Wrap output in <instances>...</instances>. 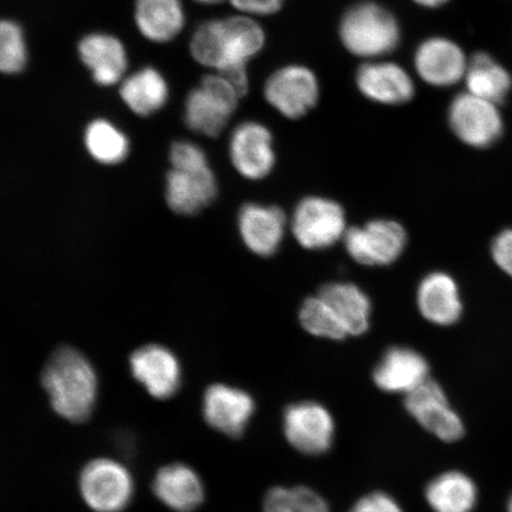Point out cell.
<instances>
[{"mask_svg":"<svg viewBox=\"0 0 512 512\" xmlns=\"http://www.w3.org/2000/svg\"><path fill=\"white\" fill-rule=\"evenodd\" d=\"M266 34L255 18L236 15L210 19L197 27L190 54L198 64L234 80L249 79V61L264 50Z\"/></svg>","mask_w":512,"mask_h":512,"instance_id":"6da1fadb","label":"cell"},{"mask_svg":"<svg viewBox=\"0 0 512 512\" xmlns=\"http://www.w3.org/2000/svg\"><path fill=\"white\" fill-rule=\"evenodd\" d=\"M42 383L54 411L80 424L92 415L98 398V379L87 358L70 348L57 350L43 370Z\"/></svg>","mask_w":512,"mask_h":512,"instance_id":"7a4b0ae2","label":"cell"},{"mask_svg":"<svg viewBox=\"0 0 512 512\" xmlns=\"http://www.w3.org/2000/svg\"><path fill=\"white\" fill-rule=\"evenodd\" d=\"M171 170L166 176V203L179 215H195L217 195L216 177L200 146L188 140L172 144Z\"/></svg>","mask_w":512,"mask_h":512,"instance_id":"3957f363","label":"cell"},{"mask_svg":"<svg viewBox=\"0 0 512 512\" xmlns=\"http://www.w3.org/2000/svg\"><path fill=\"white\" fill-rule=\"evenodd\" d=\"M338 35L351 55L374 61L399 47L401 27L392 11L367 0L352 5L344 12Z\"/></svg>","mask_w":512,"mask_h":512,"instance_id":"277c9868","label":"cell"},{"mask_svg":"<svg viewBox=\"0 0 512 512\" xmlns=\"http://www.w3.org/2000/svg\"><path fill=\"white\" fill-rule=\"evenodd\" d=\"M241 98L239 89L226 75L204 76L200 85L191 89L185 99L184 123L204 137H219L238 110Z\"/></svg>","mask_w":512,"mask_h":512,"instance_id":"5b68a950","label":"cell"},{"mask_svg":"<svg viewBox=\"0 0 512 512\" xmlns=\"http://www.w3.org/2000/svg\"><path fill=\"white\" fill-rule=\"evenodd\" d=\"M290 228L294 239L309 251H323L335 246L349 229L341 204L320 196L306 197L298 203Z\"/></svg>","mask_w":512,"mask_h":512,"instance_id":"8992f818","label":"cell"},{"mask_svg":"<svg viewBox=\"0 0 512 512\" xmlns=\"http://www.w3.org/2000/svg\"><path fill=\"white\" fill-rule=\"evenodd\" d=\"M79 486L83 501L94 512L124 511L134 494L130 471L108 458L94 459L83 467Z\"/></svg>","mask_w":512,"mask_h":512,"instance_id":"52a82bcc","label":"cell"},{"mask_svg":"<svg viewBox=\"0 0 512 512\" xmlns=\"http://www.w3.org/2000/svg\"><path fill=\"white\" fill-rule=\"evenodd\" d=\"M267 104L284 118H304L318 105L320 83L317 75L303 64H287L275 70L264 86Z\"/></svg>","mask_w":512,"mask_h":512,"instance_id":"ba28073f","label":"cell"},{"mask_svg":"<svg viewBox=\"0 0 512 512\" xmlns=\"http://www.w3.org/2000/svg\"><path fill=\"white\" fill-rule=\"evenodd\" d=\"M285 439L304 456H323L331 450L336 435L334 415L322 403L300 401L285 409Z\"/></svg>","mask_w":512,"mask_h":512,"instance_id":"9c48e42d","label":"cell"},{"mask_svg":"<svg viewBox=\"0 0 512 512\" xmlns=\"http://www.w3.org/2000/svg\"><path fill=\"white\" fill-rule=\"evenodd\" d=\"M343 242L357 264L389 266L405 252L407 233L399 222L379 219L349 228Z\"/></svg>","mask_w":512,"mask_h":512,"instance_id":"30bf717a","label":"cell"},{"mask_svg":"<svg viewBox=\"0 0 512 512\" xmlns=\"http://www.w3.org/2000/svg\"><path fill=\"white\" fill-rule=\"evenodd\" d=\"M448 123L459 140L476 149L494 145L504 130L498 105L469 92L460 93L452 100Z\"/></svg>","mask_w":512,"mask_h":512,"instance_id":"8fae6325","label":"cell"},{"mask_svg":"<svg viewBox=\"0 0 512 512\" xmlns=\"http://www.w3.org/2000/svg\"><path fill=\"white\" fill-rule=\"evenodd\" d=\"M229 157L243 178L249 181L266 178L277 162L270 128L259 121H243L230 136Z\"/></svg>","mask_w":512,"mask_h":512,"instance_id":"7c38bea8","label":"cell"},{"mask_svg":"<svg viewBox=\"0 0 512 512\" xmlns=\"http://www.w3.org/2000/svg\"><path fill=\"white\" fill-rule=\"evenodd\" d=\"M405 408L421 427L445 443H454L464 435L462 419L444 389L431 379L405 396Z\"/></svg>","mask_w":512,"mask_h":512,"instance_id":"4fadbf2b","label":"cell"},{"mask_svg":"<svg viewBox=\"0 0 512 512\" xmlns=\"http://www.w3.org/2000/svg\"><path fill=\"white\" fill-rule=\"evenodd\" d=\"M255 409L251 394L229 384H213L203 395L204 420L213 430L230 438H240L246 432Z\"/></svg>","mask_w":512,"mask_h":512,"instance_id":"5bb4252c","label":"cell"},{"mask_svg":"<svg viewBox=\"0 0 512 512\" xmlns=\"http://www.w3.org/2000/svg\"><path fill=\"white\" fill-rule=\"evenodd\" d=\"M355 82L364 98L377 105H406L415 95L412 76L395 62L382 60L364 62L357 69Z\"/></svg>","mask_w":512,"mask_h":512,"instance_id":"9a60e30c","label":"cell"},{"mask_svg":"<svg viewBox=\"0 0 512 512\" xmlns=\"http://www.w3.org/2000/svg\"><path fill=\"white\" fill-rule=\"evenodd\" d=\"M467 59L464 50L450 38L430 37L419 44L414 54V67L427 85L446 88L465 78Z\"/></svg>","mask_w":512,"mask_h":512,"instance_id":"2e32d148","label":"cell"},{"mask_svg":"<svg viewBox=\"0 0 512 512\" xmlns=\"http://www.w3.org/2000/svg\"><path fill=\"white\" fill-rule=\"evenodd\" d=\"M130 367L134 379L157 400L174 396L182 383V369L174 352L162 345L150 344L133 352Z\"/></svg>","mask_w":512,"mask_h":512,"instance_id":"e0dca14e","label":"cell"},{"mask_svg":"<svg viewBox=\"0 0 512 512\" xmlns=\"http://www.w3.org/2000/svg\"><path fill=\"white\" fill-rule=\"evenodd\" d=\"M238 226L241 240L249 251L268 258L278 252L288 223L280 208L248 203L240 210Z\"/></svg>","mask_w":512,"mask_h":512,"instance_id":"ac0fdd59","label":"cell"},{"mask_svg":"<svg viewBox=\"0 0 512 512\" xmlns=\"http://www.w3.org/2000/svg\"><path fill=\"white\" fill-rule=\"evenodd\" d=\"M80 60L102 87L120 85L125 79L128 55L125 44L106 32H92L79 42Z\"/></svg>","mask_w":512,"mask_h":512,"instance_id":"d6986e66","label":"cell"},{"mask_svg":"<svg viewBox=\"0 0 512 512\" xmlns=\"http://www.w3.org/2000/svg\"><path fill=\"white\" fill-rule=\"evenodd\" d=\"M430 367L418 351L405 347L389 349L373 373L376 387L387 394L408 395L430 380Z\"/></svg>","mask_w":512,"mask_h":512,"instance_id":"ffe728a7","label":"cell"},{"mask_svg":"<svg viewBox=\"0 0 512 512\" xmlns=\"http://www.w3.org/2000/svg\"><path fill=\"white\" fill-rule=\"evenodd\" d=\"M152 488L159 501L176 512L195 511L206 497L200 475L185 464L162 467L153 479Z\"/></svg>","mask_w":512,"mask_h":512,"instance_id":"44dd1931","label":"cell"},{"mask_svg":"<svg viewBox=\"0 0 512 512\" xmlns=\"http://www.w3.org/2000/svg\"><path fill=\"white\" fill-rule=\"evenodd\" d=\"M187 22L182 0H136L134 23L147 41L163 44L182 34Z\"/></svg>","mask_w":512,"mask_h":512,"instance_id":"7402d4cb","label":"cell"},{"mask_svg":"<svg viewBox=\"0 0 512 512\" xmlns=\"http://www.w3.org/2000/svg\"><path fill=\"white\" fill-rule=\"evenodd\" d=\"M416 299L422 317L435 325H452L462 316L457 283L446 273L428 274L419 285Z\"/></svg>","mask_w":512,"mask_h":512,"instance_id":"603a6c76","label":"cell"},{"mask_svg":"<svg viewBox=\"0 0 512 512\" xmlns=\"http://www.w3.org/2000/svg\"><path fill=\"white\" fill-rule=\"evenodd\" d=\"M119 94L130 111L139 117H150L168 104L169 83L165 76L153 67H144L121 81Z\"/></svg>","mask_w":512,"mask_h":512,"instance_id":"cb8c5ba5","label":"cell"},{"mask_svg":"<svg viewBox=\"0 0 512 512\" xmlns=\"http://www.w3.org/2000/svg\"><path fill=\"white\" fill-rule=\"evenodd\" d=\"M318 294L330 305L348 337L366 334L371 320V302L366 292L355 284L332 283Z\"/></svg>","mask_w":512,"mask_h":512,"instance_id":"d4e9b609","label":"cell"},{"mask_svg":"<svg viewBox=\"0 0 512 512\" xmlns=\"http://www.w3.org/2000/svg\"><path fill=\"white\" fill-rule=\"evenodd\" d=\"M464 80L466 92L496 105L503 104L512 88V78L507 68L484 51L469 59Z\"/></svg>","mask_w":512,"mask_h":512,"instance_id":"484cf974","label":"cell"},{"mask_svg":"<svg viewBox=\"0 0 512 512\" xmlns=\"http://www.w3.org/2000/svg\"><path fill=\"white\" fill-rule=\"evenodd\" d=\"M425 496L433 512H472L478 494L476 484L469 476L448 471L431 480Z\"/></svg>","mask_w":512,"mask_h":512,"instance_id":"4316f807","label":"cell"},{"mask_svg":"<svg viewBox=\"0 0 512 512\" xmlns=\"http://www.w3.org/2000/svg\"><path fill=\"white\" fill-rule=\"evenodd\" d=\"M85 145L89 155L105 165L123 162L130 152L126 134L106 119H96L87 126Z\"/></svg>","mask_w":512,"mask_h":512,"instance_id":"83f0119b","label":"cell"},{"mask_svg":"<svg viewBox=\"0 0 512 512\" xmlns=\"http://www.w3.org/2000/svg\"><path fill=\"white\" fill-rule=\"evenodd\" d=\"M262 512H331L322 495L307 486H274L267 491Z\"/></svg>","mask_w":512,"mask_h":512,"instance_id":"f1b7e54d","label":"cell"},{"mask_svg":"<svg viewBox=\"0 0 512 512\" xmlns=\"http://www.w3.org/2000/svg\"><path fill=\"white\" fill-rule=\"evenodd\" d=\"M299 320L304 330L312 336L332 341H342L348 337L334 311L320 294L305 300L300 307Z\"/></svg>","mask_w":512,"mask_h":512,"instance_id":"f546056e","label":"cell"},{"mask_svg":"<svg viewBox=\"0 0 512 512\" xmlns=\"http://www.w3.org/2000/svg\"><path fill=\"white\" fill-rule=\"evenodd\" d=\"M28 43L24 31L11 19H0V73L16 75L27 68Z\"/></svg>","mask_w":512,"mask_h":512,"instance_id":"4dcf8cb0","label":"cell"},{"mask_svg":"<svg viewBox=\"0 0 512 512\" xmlns=\"http://www.w3.org/2000/svg\"><path fill=\"white\" fill-rule=\"evenodd\" d=\"M349 512H405L396 499L387 492L374 491L362 496Z\"/></svg>","mask_w":512,"mask_h":512,"instance_id":"1f68e13d","label":"cell"},{"mask_svg":"<svg viewBox=\"0 0 512 512\" xmlns=\"http://www.w3.org/2000/svg\"><path fill=\"white\" fill-rule=\"evenodd\" d=\"M240 15L248 17H265L277 14L283 8L285 0H229Z\"/></svg>","mask_w":512,"mask_h":512,"instance_id":"d6a6232c","label":"cell"},{"mask_svg":"<svg viewBox=\"0 0 512 512\" xmlns=\"http://www.w3.org/2000/svg\"><path fill=\"white\" fill-rule=\"evenodd\" d=\"M491 253L496 265L512 278V229H505L496 236Z\"/></svg>","mask_w":512,"mask_h":512,"instance_id":"836d02e7","label":"cell"},{"mask_svg":"<svg viewBox=\"0 0 512 512\" xmlns=\"http://www.w3.org/2000/svg\"><path fill=\"white\" fill-rule=\"evenodd\" d=\"M416 5L421 6V8L425 9H438L441 6H444L446 3L450 2V0H413Z\"/></svg>","mask_w":512,"mask_h":512,"instance_id":"e575fe53","label":"cell"},{"mask_svg":"<svg viewBox=\"0 0 512 512\" xmlns=\"http://www.w3.org/2000/svg\"><path fill=\"white\" fill-rule=\"evenodd\" d=\"M194 2L202 5H216L223 2V0H194Z\"/></svg>","mask_w":512,"mask_h":512,"instance_id":"d590c367","label":"cell"},{"mask_svg":"<svg viewBox=\"0 0 512 512\" xmlns=\"http://www.w3.org/2000/svg\"><path fill=\"white\" fill-rule=\"evenodd\" d=\"M508 512H512V496H511L509 504H508Z\"/></svg>","mask_w":512,"mask_h":512,"instance_id":"8d00e7d4","label":"cell"}]
</instances>
